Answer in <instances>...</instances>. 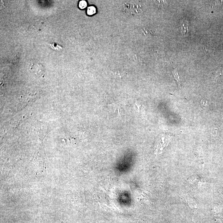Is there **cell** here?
I'll use <instances>...</instances> for the list:
<instances>
[{
  "label": "cell",
  "instance_id": "1",
  "mask_svg": "<svg viewBox=\"0 0 223 223\" xmlns=\"http://www.w3.org/2000/svg\"><path fill=\"white\" fill-rule=\"evenodd\" d=\"M143 9L141 5L136 3H127L124 7L126 13L131 15L139 14L141 13Z\"/></svg>",
  "mask_w": 223,
  "mask_h": 223
},
{
  "label": "cell",
  "instance_id": "2",
  "mask_svg": "<svg viewBox=\"0 0 223 223\" xmlns=\"http://www.w3.org/2000/svg\"><path fill=\"white\" fill-rule=\"evenodd\" d=\"M188 22L186 19H183L181 22V33L183 36H186L188 34Z\"/></svg>",
  "mask_w": 223,
  "mask_h": 223
},
{
  "label": "cell",
  "instance_id": "3",
  "mask_svg": "<svg viewBox=\"0 0 223 223\" xmlns=\"http://www.w3.org/2000/svg\"><path fill=\"white\" fill-rule=\"evenodd\" d=\"M172 74H173V76L174 77L175 80L178 83V84L180 85L181 80L180 79L179 75L178 73V71H177V69H174V70L173 72H172Z\"/></svg>",
  "mask_w": 223,
  "mask_h": 223
},
{
  "label": "cell",
  "instance_id": "4",
  "mask_svg": "<svg viewBox=\"0 0 223 223\" xmlns=\"http://www.w3.org/2000/svg\"><path fill=\"white\" fill-rule=\"evenodd\" d=\"M96 13V8L95 7L93 6L88 7V9H87V14H88V15H93V14H95Z\"/></svg>",
  "mask_w": 223,
  "mask_h": 223
},
{
  "label": "cell",
  "instance_id": "5",
  "mask_svg": "<svg viewBox=\"0 0 223 223\" xmlns=\"http://www.w3.org/2000/svg\"><path fill=\"white\" fill-rule=\"evenodd\" d=\"M87 3L86 1H82L80 2L79 3V7L81 9H84L87 6Z\"/></svg>",
  "mask_w": 223,
  "mask_h": 223
}]
</instances>
